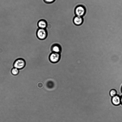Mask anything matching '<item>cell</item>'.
<instances>
[{"label": "cell", "instance_id": "obj_4", "mask_svg": "<svg viewBox=\"0 0 122 122\" xmlns=\"http://www.w3.org/2000/svg\"><path fill=\"white\" fill-rule=\"evenodd\" d=\"M61 58L60 53L52 52L50 54L49 59L50 61L52 63H56L58 62Z\"/></svg>", "mask_w": 122, "mask_h": 122}, {"label": "cell", "instance_id": "obj_14", "mask_svg": "<svg viewBox=\"0 0 122 122\" xmlns=\"http://www.w3.org/2000/svg\"><path fill=\"white\" fill-rule=\"evenodd\" d=\"M121 91L122 93V87L121 88Z\"/></svg>", "mask_w": 122, "mask_h": 122}, {"label": "cell", "instance_id": "obj_11", "mask_svg": "<svg viewBox=\"0 0 122 122\" xmlns=\"http://www.w3.org/2000/svg\"><path fill=\"white\" fill-rule=\"evenodd\" d=\"M109 94L112 97L117 94V92L115 89H112L110 91Z\"/></svg>", "mask_w": 122, "mask_h": 122}, {"label": "cell", "instance_id": "obj_2", "mask_svg": "<svg viewBox=\"0 0 122 122\" xmlns=\"http://www.w3.org/2000/svg\"><path fill=\"white\" fill-rule=\"evenodd\" d=\"M86 10L84 6L80 5L76 7L75 13L76 16L82 17L86 13Z\"/></svg>", "mask_w": 122, "mask_h": 122}, {"label": "cell", "instance_id": "obj_12", "mask_svg": "<svg viewBox=\"0 0 122 122\" xmlns=\"http://www.w3.org/2000/svg\"><path fill=\"white\" fill-rule=\"evenodd\" d=\"M55 0H44L45 2L48 3H50L54 2Z\"/></svg>", "mask_w": 122, "mask_h": 122}, {"label": "cell", "instance_id": "obj_13", "mask_svg": "<svg viewBox=\"0 0 122 122\" xmlns=\"http://www.w3.org/2000/svg\"><path fill=\"white\" fill-rule=\"evenodd\" d=\"M121 104L122 105V95L121 97Z\"/></svg>", "mask_w": 122, "mask_h": 122}, {"label": "cell", "instance_id": "obj_3", "mask_svg": "<svg viewBox=\"0 0 122 122\" xmlns=\"http://www.w3.org/2000/svg\"><path fill=\"white\" fill-rule=\"evenodd\" d=\"M48 33L46 29L39 28L36 32L37 38L40 40H44L47 37Z\"/></svg>", "mask_w": 122, "mask_h": 122}, {"label": "cell", "instance_id": "obj_8", "mask_svg": "<svg viewBox=\"0 0 122 122\" xmlns=\"http://www.w3.org/2000/svg\"><path fill=\"white\" fill-rule=\"evenodd\" d=\"M38 25L39 28L46 29L47 26V23L46 20H41L38 21Z\"/></svg>", "mask_w": 122, "mask_h": 122}, {"label": "cell", "instance_id": "obj_6", "mask_svg": "<svg viewBox=\"0 0 122 122\" xmlns=\"http://www.w3.org/2000/svg\"><path fill=\"white\" fill-rule=\"evenodd\" d=\"M84 19L82 17L76 16L73 19V22L75 25L79 26L83 23Z\"/></svg>", "mask_w": 122, "mask_h": 122}, {"label": "cell", "instance_id": "obj_9", "mask_svg": "<svg viewBox=\"0 0 122 122\" xmlns=\"http://www.w3.org/2000/svg\"><path fill=\"white\" fill-rule=\"evenodd\" d=\"M19 72V69L15 67H13L11 70V72L12 74L14 75H17Z\"/></svg>", "mask_w": 122, "mask_h": 122}, {"label": "cell", "instance_id": "obj_1", "mask_svg": "<svg viewBox=\"0 0 122 122\" xmlns=\"http://www.w3.org/2000/svg\"><path fill=\"white\" fill-rule=\"evenodd\" d=\"M25 60L23 58H19L16 59L14 62L13 67L20 70L24 68L26 65Z\"/></svg>", "mask_w": 122, "mask_h": 122}, {"label": "cell", "instance_id": "obj_5", "mask_svg": "<svg viewBox=\"0 0 122 122\" xmlns=\"http://www.w3.org/2000/svg\"><path fill=\"white\" fill-rule=\"evenodd\" d=\"M51 50L52 52L60 53L62 51L61 47L59 44L54 43L51 46Z\"/></svg>", "mask_w": 122, "mask_h": 122}, {"label": "cell", "instance_id": "obj_10", "mask_svg": "<svg viewBox=\"0 0 122 122\" xmlns=\"http://www.w3.org/2000/svg\"><path fill=\"white\" fill-rule=\"evenodd\" d=\"M46 85L48 88L51 89L54 87V83L52 81H49L47 82Z\"/></svg>", "mask_w": 122, "mask_h": 122}, {"label": "cell", "instance_id": "obj_7", "mask_svg": "<svg viewBox=\"0 0 122 122\" xmlns=\"http://www.w3.org/2000/svg\"><path fill=\"white\" fill-rule=\"evenodd\" d=\"M112 102L114 105L118 106L121 104V97L117 95L112 97Z\"/></svg>", "mask_w": 122, "mask_h": 122}]
</instances>
